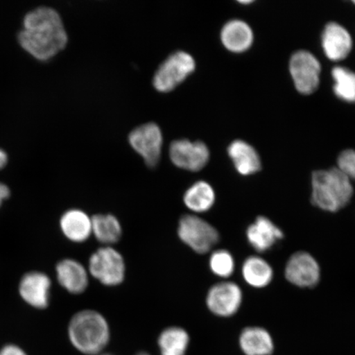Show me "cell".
Returning a JSON list of instances; mask_svg holds the SVG:
<instances>
[{
  "label": "cell",
  "mask_w": 355,
  "mask_h": 355,
  "mask_svg": "<svg viewBox=\"0 0 355 355\" xmlns=\"http://www.w3.org/2000/svg\"><path fill=\"white\" fill-rule=\"evenodd\" d=\"M243 293L237 284L223 282L216 284L207 292L206 304L216 316L229 318L238 312L242 304Z\"/></svg>",
  "instance_id": "8"
},
{
  "label": "cell",
  "mask_w": 355,
  "mask_h": 355,
  "mask_svg": "<svg viewBox=\"0 0 355 355\" xmlns=\"http://www.w3.org/2000/svg\"><path fill=\"white\" fill-rule=\"evenodd\" d=\"M177 234L182 242L199 254L209 252L220 239L214 226L194 214H186L181 217Z\"/></svg>",
  "instance_id": "5"
},
{
  "label": "cell",
  "mask_w": 355,
  "mask_h": 355,
  "mask_svg": "<svg viewBox=\"0 0 355 355\" xmlns=\"http://www.w3.org/2000/svg\"><path fill=\"white\" fill-rule=\"evenodd\" d=\"M98 355H111V354H100Z\"/></svg>",
  "instance_id": "32"
},
{
  "label": "cell",
  "mask_w": 355,
  "mask_h": 355,
  "mask_svg": "<svg viewBox=\"0 0 355 355\" xmlns=\"http://www.w3.org/2000/svg\"><path fill=\"white\" fill-rule=\"evenodd\" d=\"M189 341V333L184 328L168 327L159 336V352L162 355H185Z\"/></svg>",
  "instance_id": "23"
},
{
  "label": "cell",
  "mask_w": 355,
  "mask_h": 355,
  "mask_svg": "<svg viewBox=\"0 0 355 355\" xmlns=\"http://www.w3.org/2000/svg\"><path fill=\"white\" fill-rule=\"evenodd\" d=\"M87 270L101 285L118 286L125 279V261L121 252L112 246H102L89 259Z\"/></svg>",
  "instance_id": "4"
},
{
  "label": "cell",
  "mask_w": 355,
  "mask_h": 355,
  "mask_svg": "<svg viewBox=\"0 0 355 355\" xmlns=\"http://www.w3.org/2000/svg\"><path fill=\"white\" fill-rule=\"evenodd\" d=\"M68 333L74 347L87 355L100 354L110 338L107 320L103 315L92 309L75 313L69 322Z\"/></svg>",
  "instance_id": "2"
},
{
  "label": "cell",
  "mask_w": 355,
  "mask_h": 355,
  "mask_svg": "<svg viewBox=\"0 0 355 355\" xmlns=\"http://www.w3.org/2000/svg\"><path fill=\"white\" fill-rule=\"evenodd\" d=\"M321 44L324 55L328 60L336 63L349 55L354 42L352 34L343 25L330 21L322 30Z\"/></svg>",
  "instance_id": "11"
},
{
  "label": "cell",
  "mask_w": 355,
  "mask_h": 355,
  "mask_svg": "<svg viewBox=\"0 0 355 355\" xmlns=\"http://www.w3.org/2000/svg\"><path fill=\"white\" fill-rule=\"evenodd\" d=\"M288 70L293 83L300 94L309 96L318 90L320 85L322 65L312 52L295 51L291 57Z\"/></svg>",
  "instance_id": "6"
},
{
  "label": "cell",
  "mask_w": 355,
  "mask_h": 355,
  "mask_svg": "<svg viewBox=\"0 0 355 355\" xmlns=\"http://www.w3.org/2000/svg\"><path fill=\"white\" fill-rule=\"evenodd\" d=\"M183 201L184 206L194 215L210 211L216 202L214 189L206 181H198L186 190Z\"/></svg>",
  "instance_id": "19"
},
{
  "label": "cell",
  "mask_w": 355,
  "mask_h": 355,
  "mask_svg": "<svg viewBox=\"0 0 355 355\" xmlns=\"http://www.w3.org/2000/svg\"><path fill=\"white\" fill-rule=\"evenodd\" d=\"M8 163V155L6 150L0 148V171L6 167Z\"/></svg>",
  "instance_id": "29"
},
{
  "label": "cell",
  "mask_w": 355,
  "mask_h": 355,
  "mask_svg": "<svg viewBox=\"0 0 355 355\" xmlns=\"http://www.w3.org/2000/svg\"><path fill=\"white\" fill-rule=\"evenodd\" d=\"M239 345L246 355H270L274 344L270 333L261 327H248L239 337Z\"/></svg>",
  "instance_id": "20"
},
{
  "label": "cell",
  "mask_w": 355,
  "mask_h": 355,
  "mask_svg": "<svg viewBox=\"0 0 355 355\" xmlns=\"http://www.w3.org/2000/svg\"><path fill=\"white\" fill-rule=\"evenodd\" d=\"M333 92L346 103H355V72L346 67L336 65L331 70Z\"/></svg>",
  "instance_id": "24"
},
{
  "label": "cell",
  "mask_w": 355,
  "mask_h": 355,
  "mask_svg": "<svg viewBox=\"0 0 355 355\" xmlns=\"http://www.w3.org/2000/svg\"><path fill=\"white\" fill-rule=\"evenodd\" d=\"M55 272L58 282L70 294L80 295L87 291L90 275L87 268L78 261L61 260L56 266Z\"/></svg>",
  "instance_id": "14"
},
{
  "label": "cell",
  "mask_w": 355,
  "mask_h": 355,
  "mask_svg": "<svg viewBox=\"0 0 355 355\" xmlns=\"http://www.w3.org/2000/svg\"><path fill=\"white\" fill-rule=\"evenodd\" d=\"M248 243L257 252H263L272 248L284 237L282 230L265 216H259L248 226L246 232Z\"/></svg>",
  "instance_id": "16"
},
{
  "label": "cell",
  "mask_w": 355,
  "mask_h": 355,
  "mask_svg": "<svg viewBox=\"0 0 355 355\" xmlns=\"http://www.w3.org/2000/svg\"><path fill=\"white\" fill-rule=\"evenodd\" d=\"M242 274L248 285L259 288L268 286L273 278L272 266L261 257L256 256L250 257L244 261Z\"/></svg>",
  "instance_id": "22"
},
{
  "label": "cell",
  "mask_w": 355,
  "mask_h": 355,
  "mask_svg": "<svg viewBox=\"0 0 355 355\" xmlns=\"http://www.w3.org/2000/svg\"><path fill=\"white\" fill-rule=\"evenodd\" d=\"M311 183V201L323 211H338L347 205L353 197L352 181L336 167L314 171Z\"/></svg>",
  "instance_id": "3"
},
{
  "label": "cell",
  "mask_w": 355,
  "mask_h": 355,
  "mask_svg": "<svg viewBox=\"0 0 355 355\" xmlns=\"http://www.w3.org/2000/svg\"><path fill=\"white\" fill-rule=\"evenodd\" d=\"M136 355H150V354H148V353H145V352H141V353H139V354H137Z\"/></svg>",
  "instance_id": "31"
},
{
  "label": "cell",
  "mask_w": 355,
  "mask_h": 355,
  "mask_svg": "<svg viewBox=\"0 0 355 355\" xmlns=\"http://www.w3.org/2000/svg\"><path fill=\"white\" fill-rule=\"evenodd\" d=\"M337 168L350 180H355V149H345L337 157Z\"/></svg>",
  "instance_id": "26"
},
{
  "label": "cell",
  "mask_w": 355,
  "mask_h": 355,
  "mask_svg": "<svg viewBox=\"0 0 355 355\" xmlns=\"http://www.w3.org/2000/svg\"><path fill=\"white\" fill-rule=\"evenodd\" d=\"M239 3H242V4H250L252 3V1H250V0H244V1H239Z\"/></svg>",
  "instance_id": "30"
},
{
  "label": "cell",
  "mask_w": 355,
  "mask_h": 355,
  "mask_svg": "<svg viewBox=\"0 0 355 355\" xmlns=\"http://www.w3.org/2000/svg\"><path fill=\"white\" fill-rule=\"evenodd\" d=\"M170 157L174 165L183 170L197 172L207 166L210 152L202 141L181 139L173 141L170 148Z\"/></svg>",
  "instance_id": "9"
},
{
  "label": "cell",
  "mask_w": 355,
  "mask_h": 355,
  "mask_svg": "<svg viewBox=\"0 0 355 355\" xmlns=\"http://www.w3.org/2000/svg\"><path fill=\"white\" fill-rule=\"evenodd\" d=\"M162 133L157 124L146 123L137 128L130 135V143L132 148L141 155L150 167L157 165L161 157Z\"/></svg>",
  "instance_id": "10"
},
{
  "label": "cell",
  "mask_w": 355,
  "mask_h": 355,
  "mask_svg": "<svg viewBox=\"0 0 355 355\" xmlns=\"http://www.w3.org/2000/svg\"><path fill=\"white\" fill-rule=\"evenodd\" d=\"M0 355H28L19 346L6 345L0 349Z\"/></svg>",
  "instance_id": "27"
},
{
  "label": "cell",
  "mask_w": 355,
  "mask_h": 355,
  "mask_svg": "<svg viewBox=\"0 0 355 355\" xmlns=\"http://www.w3.org/2000/svg\"><path fill=\"white\" fill-rule=\"evenodd\" d=\"M220 40L229 51L241 54L250 50L254 44V31L245 21L230 20L222 28Z\"/></svg>",
  "instance_id": "15"
},
{
  "label": "cell",
  "mask_w": 355,
  "mask_h": 355,
  "mask_svg": "<svg viewBox=\"0 0 355 355\" xmlns=\"http://www.w3.org/2000/svg\"><path fill=\"white\" fill-rule=\"evenodd\" d=\"M286 277L293 285L311 288L320 279V266L308 252H299L292 255L286 266Z\"/></svg>",
  "instance_id": "12"
},
{
  "label": "cell",
  "mask_w": 355,
  "mask_h": 355,
  "mask_svg": "<svg viewBox=\"0 0 355 355\" xmlns=\"http://www.w3.org/2000/svg\"><path fill=\"white\" fill-rule=\"evenodd\" d=\"M51 281L46 274L31 272L19 283V294L26 304L37 309H46L50 304Z\"/></svg>",
  "instance_id": "13"
},
{
  "label": "cell",
  "mask_w": 355,
  "mask_h": 355,
  "mask_svg": "<svg viewBox=\"0 0 355 355\" xmlns=\"http://www.w3.org/2000/svg\"><path fill=\"white\" fill-rule=\"evenodd\" d=\"M11 191L8 186L0 182V207L6 200L10 197Z\"/></svg>",
  "instance_id": "28"
},
{
  "label": "cell",
  "mask_w": 355,
  "mask_h": 355,
  "mask_svg": "<svg viewBox=\"0 0 355 355\" xmlns=\"http://www.w3.org/2000/svg\"><path fill=\"white\" fill-rule=\"evenodd\" d=\"M228 154L239 175H252L261 170L260 155L246 141L238 139L232 141L229 146Z\"/></svg>",
  "instance_id": "18"
},
{
  "label": "cell",
  "mask_w": 355,
  "mask_h": 355,
  "mask_svg": "<svg viewBox=\"0 0 355 355\" xmlns=\"http://www.w3.org/2000/svg\"><path fill=\"white\" fill-rule=\"evenodd\" d=\"M209 266L211 272L216 277L228 278L234 272V257L227 250H216L210 257Z\"/></svg>",
  "instance_id": "25"
},
{
  "label": "cell",
  "mask_w": 355,
  "mask_h": 355,
  "mask_svg": "<svg viewBox=\"0 0 355 355\" xmlns=\"http://www.w3.org/2000/svg\"><path fill=\"white\" fill-rule=\"evenodd\" d=\"M17 42L35 60L47 61L64 50L68 35L60 13L51 7L41 6L26 13Z\"/></svg>",
  "instance_id": "1"
},
{
  "label": "cell",
  "mask_w": 355,
  "mask_h": 355,
  "mask_svg": "<svg viewBox=\"0 0 355 355\" xmlns=\"http://www.w3.org/2000/svg\"><path fill=\"white\" fill-rule=\"evenodd\" d=\"M353 3H354V6H355V0H354V1H353Z\"/></svg>",
  "instance_id": "33"
},
{
  "label": "cell",
  "mask_w": 355,
  "mask_h": 355,
  "mask_svg": "<svg viewBox=\"0 0 355 355\" xmlns=\"http://www.w3.org/2000/svg\"><path fill=\"white\" fill-rule=\"evenodd\" d=\"M92 235L103 246H112L121 241L123 229L121 221L112 214H96L92 217Z\"/></svg>",
  "instance_id": "21"
},
{
  "label": "cell",
  "mask_w": 355,
  "mask_h": 355,
  "mask_svg": "<svg viewBox=\"0 0 355 355\" xmlns=\"http://www.w3.org/2000/svg\"><path fill=\"white\" fill-rule=\"evenodd\" d=\"M195 67L193 58L188 53L175 52L159 66L154 76L153 85L159 92H171L193 72Z\"/></svg>",
  "instance_id": "7"
},
{
  "label": "cell",
  "mask_w": 355,
  "mask_h": 355,
  "mask_svg": "<svg viewBox=\"0 0 355 355\" xmlns=\"http://www.w3.org/2000/svg\"><path fill=\"white\" fill-rule=\"evenodd\" d=\"M62 233L73 243L86 242L92 235V217L81 209H70L62 215L60 220Z\"/></svg>",
  "instance_id": "17"
}]
</instances>
